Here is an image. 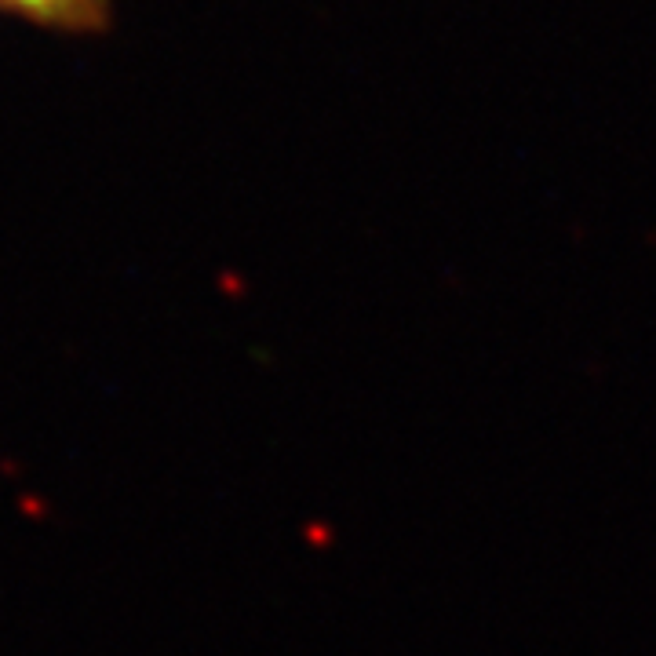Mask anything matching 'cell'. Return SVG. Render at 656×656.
Listing matches in <instances>:
<instances>
[{
    "mask_svg": "<svg viewBox=\"0 0 656 656\" xmlns=\"http://www.w3.org/2000/svg\"><path fill=\"white\" fill-rule=\"evenodd\" d=\"M0 15L66 37L110 30V0H0Z\"/></svg>",
    "mask_w": 656,
    "mask_h": 656,
    "instance_id": "1",
    "label": "cell"
}]
</instances>
